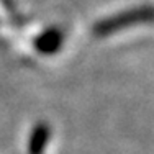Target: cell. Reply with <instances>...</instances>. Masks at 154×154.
Segmentation results:
<instances>
[{"instance_id": "cell-1", "label": "cell", "mask_w": 154, "mask_h": 154, "mask_svg": "<svg viewBox=\"0 0 154 154\" xmlns=\"http://www.w3.org/2000/svg\"><path fill=\"white\" fill-rule=\"evenodd\" d=\"M151 21H154V7L151 5L136 7V8L125 10L122 13H116V15L95 23L94 35L98 36V38H103V36H110L113 33L123 30V28L134 26V25H141V23H151Z\"/></svg>"}, {"instance_id": "cell-2", "label": "cell", "mask_w": 154, "mask_h": 154, "mask_svg": "<svg viewBox=\"0 0 154 154\" xmlns=\"http://www.w3.org/2000/svg\"><path fill=\"white\" fill-rule=\"evenodd\" d=\"M62 41H64V36H62L59 28H48L41 35L36 36L35 49L45 56H49V54H54L61 49Z\"/></svg>"}, {"instance_id": "cell-3", "label": "cell", "mask_w": 154, "mask_h": 154, "mask_svg": "<svg viewBox=\"0 0 154 154\" xmlns=\"http://www.w3.org/2000/svg\"><path fill=\"white\" fill-rule=\"evenodd\" d=\"M49 139V126L46 123H38L31 131L28 143V154H45V148Z\"/></svg>"}]
</instances>
